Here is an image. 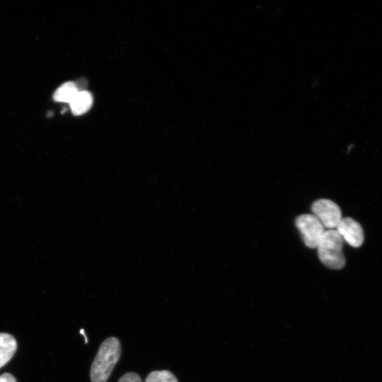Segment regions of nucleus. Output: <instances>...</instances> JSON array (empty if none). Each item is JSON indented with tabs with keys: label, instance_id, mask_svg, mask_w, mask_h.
Segmentation results:
<instances>
[{
	"label": "nucleus",
	"instance_id": "9",
	"mask_svg": "<svg viewBox=\"0 0 382 382\" xmlns=\"http://www.w3.org/2000/svg\"><path fill=\"white\" fill-rule=\"evenodd\" d=\"M145 382H178L175 376L168 370L153 371L149 374Z\"/></svg>",
	"mask_w": 382,
	"mask_h": 382
},
{
	"label": "nucleus",
	"instance_id": "6",
	"mask_svg": "<svg viewBox=\"0 0 382 382\" xmlns=\"http://www.w3.org/2000/svg\"><path fill=\"white\" fill-rule=\"evenodd\" d=\"M17 349V342L11 335L0 332V368L6 365Z\"/></svg>",
	"mask_w": 382,
	"mask_h": 382
},
{
	"label": "nucleus",
	"instance_id": "1",
	"mask_svg": "<svg viewBox=\"0 0 382 382\" xmlns=\"http://www.w3.org/2000/svg\"><path fill=\"white\" fill-rule=\"evenodd\" d=\"M121 349L120 342L115 337L101 343L91 366V382H107L120 359Z\"/></svg>",
	"mask_w": 382,
	"mask_h": 382
},
{
	"label": "nucleus",
	"instance_id": "4",
	"mask_svg": "<svg viewBox=\"0 0 382 382\" xmlns=\"http://www.w3.org/2000/svg\"><path fill=\"white\" fill-rule=\"evenodd\" d=\"M313 214L320 221L324 228L333 229L342 219L340 208L334 202L320 199L311 207Z\"/></svg>",
	"mask_w": 382,
	"mask_h": 382
},
{
	"label": "nucleus",
	"instance_id": "10",
	"mask_svg": "<svg viewBox=\"0 0 382 382\" xmlns=\"http://www.w3.org/2000/svg\"><path fill=\"white\" fill-rule=\"evenodd\" d=\"M117 382H142V380L137 373L128 372L122 376Z\"/></svg>",
	"mask_w": 382,
	"mask_h": 382
},
{
	"label": "nucleus",
	"instance_id": "11",
	"mask_svg": "<svg viewBox=\"0 0 382 382\" xmlns=\"http://www.w3.org/2000/svg\"><path fill=\"white\" fill-rule=\"evenodd\" d=\"M0 382H16V380L11 374L4 373L0 376Z\"/></svg>",
	"mask_w": 382,
	"mask_h": 382
},
{
	"label": "nucleus",
	"instance_id": "7",
	"mask_svg": "<svg viewBox=\"0 0 382 382\" xmlns=\"http://www.w3.org/2000/svg\"><path fill=\"white\" fill-rule=\"evenodd\" d=\"M93 104L92 94L85 90L79 91L69 103L71 112L74 115H81L87 112Z\"/></svg>",
	"mask_w": 382,
	"mask_h": 382
},
{
	"label": "nucleus",
	"instance_id": "8",
	"mask_svg": "<svg viewBox=\"0 0 382 382\" xmlns=\"http://www.w3.org/2000/svg\"><path fill=\"white\" fill-rule=\"evenodd\" d=\"M79 91L75 82L67 81L56 89L53 99L57 102L70 103Z\"/></svg>",
	"mask_w": 382,
	"mask_h": 382
},
{
	"label": "nucleus",
	"instance_id": "3",
	"mask_svg": "<svg viewBox=\"0 0 382 382\" xmlns=\"http://www.w3.org/2000/svg\"><path fill=\"white\" fill-rule=\"evenodd\" d=\"M295 223L305 245L310 248H317L325 232L320 221L313 214H305L299 216Z\"/></svg>",
	"mask_w": 382,
	"mask_h": 382
},
{
	"label": "nucleus",
	"instance_id": "2",
	"mask_svg": "<svg viewBox=\"0 0 382 382\" xmlns=\"http://www.w3.org/2000/svg\"><path fill=\"white\" fill-rule=\"evenodd\" d=\"M343 239L336 230L325 231L318 246L321 262L332 270H340L345 265L342 253Z\"/></svg>",
	"mask_w": 382,
	"mask_h": 382
},
{
	"label": "nucleus",
	"instance_id": "5",
	"mask_svg": "<svg viewBox=\"0 0 382 382\" xmlns=\"http://www.w3.org/2000/svg\"><path fill=\"white\" fill-rule=\"evenodd\" d=\"M336 231L349 245L360 247L364 239L361 225L349 217L342 218L336 227Z\"/></svg>",
	"mask_w": 382,
	"mask_h": 382
}]
</instances>
